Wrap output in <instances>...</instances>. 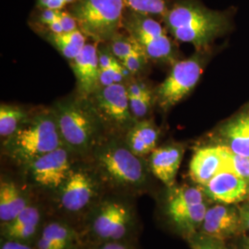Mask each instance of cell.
Returning a JSON list of instances; mask_svg holds the SVG:
<instances>
[{"mask_svg": "<svg viewBox=\"0 0 249 249\" xmlns=\"http://www.w3.org/2000/svg\"><path fill=\"white\" fill-rule=\"evenodd\" d=\"M162 19L167 32L177 40L198 50L213 43L228 27L223 12L208 9L196 0L176 2L169 6Z\"/></svg>", "mask_w": 249, "mask_h": 249, "instance_id": "6da1fadb", "label": "cell"}, {"mask_svg": "<svg viewBox=\"0 0 249 249\" xmlns=\"http://www.w3.org/2000/svg\"><path fill=\"white\" fill-rule=\"evenodd\" d=\"M52 111L65 146L77 152H86L96 142L103 123L89 99L65 100L57 103Z\"/></svg>", "mask_w": 249, "mask_h": 249, "instance_id": "7a4b0ae2", "label": "cell"}, {"mask_svg": "<svg viewBox=\"0 0 249 249\" xmlns=\"http://www.w3.org/2000/svg\"><path fill=\"white\" fill-rule=\"evenodd\" d=\"M62 143L51 110L28 117L18 130L6 140L5 148L13 159L28 164L62 147Z\"/></svg>", "mask_w": 249, "mask_h": 249, "instance_id": "3957f363", "label": "cell"}, {"mask_svg": "<svg viewBox=\"0 0 249 249\" xmlns=\"http://www.w3.org/2000/svg\"><path fill=\"white\" fill-rule=\"evenodd\" d=\"M125 10L123 0H77L71 5L70 12L85 36L101 43L119 34Z\"/></svg>", "mask_w": 249, "mask_h": 249, "instance_id": "277c9868", "label": "cell"}, {"mask_svg": "<svg viewBox=\"0 0 249 249\" xmlns=\"http://www.w3.org/2000/svg\"><path fill=\"white\" fill-rule=\"evenodd\" d=\"M96 162L108 181L119 187H138L145 184L147 169L142 157L124 144L111 142L96 151Z\"/></svg>", "mask_w": 249, "mask_h": 249, "instance_id": "5b68a950", "label": "cell"}, {"mask_svg": "<svg viewBox=\"0 0 249 249\" xmlns=\"http://www.w3.org/2000/svg\"><path fill=\"white\" fill-rule=\"evenodd\" d=\"M123 27L148 59L177 62L175 45L167 30L155 18L126 9Z\"/></svg>", "mask_w": 249, "mask_h": 249, "instance_id": "8992f818", "label": "cell"}, {"mask_svg": "<svg viewBox=\"0 0 249 249\" xmlns=\"http://www.w3.org/2000/svg\"><path fill=\"white\" fill-rule=\"evenodd\" d=\"M204 53L193 54L175 62L166 79L155 90V100L163 111L177 106L194 89L204 70Z\"/></svg>", "mask_w": 249, "mask_h": 249, "instance_id": "52a82bcc", "label": "cell"}, {"mask_svg": "<svg viewBox=\"0 0 249 249\" xmlns=\"http://www.w3.org/2000/svg\"><path fill=\"white\" fill-rule=\"evenodd\" d=\"M88 99L102 123L129 129L137 122L131 113L124 83L102 86Z\"/></svg>", "mask_w": 249, "mask_h": 249, "instance_id": "ba28073f", "label": "cell"}, {"mask_svg": "<svg viewBox=\"0 0 249 249\" xmlns=\"http://www.w3.org/2000/svg\"><path fill=\"white\" fill-rule=\"evenodd\" d=\"M132 223V213L129 208L122 202L108 200L96 211L92 220L93 233L103 240L123 239Z\"/></svg>", "mask_w": 249, "mask_h": 249, "instance_id": "9c48e42d", "label": "cell"}, {"mask_svg": "<svg viewBox=\"0 0 249 249\" xmlns=\"http://www.w3.org/2000/svg\"><path fill=\"white\" fill-rule=\"evenodd\" d=\"M197 231L225 242L244 235L238 205L214 203L209 206Z\"/></svg>", "mask_w": 249, "mask_h": 249, "instance_id": "30bf717a", "label": "cell"}, {"mask_svg": "<svg viewBox=\"0 0 249 249\" xmlns=\"http://www.w3.org/2000/svg\"><path fill=\"white\" fill-rule=\"evenodd\" d=\"M28 165L35 182L50 188H60L72 171L69 153L64 147L38 157Z\"/></svg>", "mask_w": 249, "mask_h": 249, "instance_id": "8fae6325", "label": "cell"}, {"mask_svg": "<svg viewBox=\"0 0 249 249\" xmlns=\"http://www.w3.org/2000/svg\"><path fill=\"white\" fill-rule=\"evenodd\" d=\"M97 195V186L93 178L83 170H72L60 187L59 201L71 213H79L88 207Z\"/></svg>", "mask_w": 249, "mask_h": 249, "instance_id": "7c38bea8", "label": "cell"}, {"mask_svg": "<svg viewBox=\"0 0 249 249\" xmlns=\"http://www.w3.org/2000/svg\"><path fill=\"white\" fill-rule=\"evenodd\" d=\"M202 188L207 198L214 203L238 205L249 199L248 184L230 170H222Z\"/></svg>", "mask_w": 249, "mask_h": 249, "instance_id": "4fadbf2b", "label": "cell"}, {"mask_svg": "<svg viewBox=\"0 0 249 249\" xmlns=\"http://www.w3.org/2000/svg\"><path fill=\"white\" fill-rule=\"evenodd\" d=\"M98 43H87L71 61L81 98L88 99L100 88Z\"/></svg>", "mask_w": 249, "mask_h": 249, "instance_id": "5bb4252c", "label": "cell"}, {"mask_svg": "<svg viewBox=\"0 0 249 249\" xmlns=\"http://www.w3.org/2000/svg\"><path fill=\"white\" fill-rule=\"evenodd\" d=\"M225 167L224 147L214 144L196 149L189 164V177L203 187Z\"/></svg>", "mask_w": 249, "mask_h": 249, "instance_id": "9a60e30c", "label": "cell"}, {"mask_svg": "<svg viewBox=\"0 0 249 249\" xmlns=\"http://www.w3.org/2000/svg\"><path fill=\"white\" fill-rule=\"evenodd\" d=\"M184 153V147L176 143L158 147L151 153L149 166L151 173L168 188L175 186Z\"/></svg>", "mask_w": 249, "mask_h": 249, "instance_id": "2e32d148", "label": "cell"}, {"mask_svg": "<svg viewBox=\"0 0 249 249\" xmlns=\"http://www.w3.org/2000/svg\"><path fill=\"white\" fill-rule=\"evenodd\" d=\"M217 144L249 158V111L231 117L217 131Z\"/></svg>", "mask_w": 249, "mask_h": 249, "instance_id": "e0dca14e", "label": "cell"}, {"mask_svg": "<svg viewBox=\"0 0 249 249\" xmlns=\"http://www.w3.org/2000/svg\"><path fill=\"white\" fill-rule=\"evenodd\" d=\"M160 129L151 120L142 119L127 129L124 143L139 157L151 154L157 148Z\"/></svg>", "mask_w": 249, "mask_h": 249, "instance_id": "ac0fdd59", "label": "cell"}, {"mask_svg": "<svg viewBox=\"0 0 249 249\" xmlns=\"http://www.w3.org/2000/svg\"><path fill=\"white\" fill-rule=\"evenodd\" d=\"M40 221L39 210L35 206L28 205L14 220L4 224L2 234L8 240H29L36 234Z\"/></svg>", "mask_w": 249, "mask_h": 249, "instance_id": "d6986e66", "label": "cell"}, {"mask_svg": "<svg viewBox=\"0 0 249 249\" xmlns=\"http://www.w3.org/2000/svg\"><path fill=\"white\" fill-rule=\"evenodd\" d=\"M28 206L26 196L13 182L1 181L0 184V220L9 223Z\"/></svg>", "mask_w": 249, "mask_h": 249, "instance_id": "ffe728a7", "label": "cell"}, {"mask_svg": "<svg viewBox=\"0 0 249 249\" xmlns=\"http://www.w3.org/2000/svg\"><path fill=\"white\" fill-rule=\"evenodd\" d=\"M208 207V203L203 202L187 208L166 210V213L171 222L187 237L199 230Z\"/></svg>", "mask_w": 249, "mask_h": 249, "instance_id": "44dd1931", "label": "cell"}, {"mask_svg": "<svg viewBox=\"0 0 249 249\" xmlns=\"http://www.w3.org/2000/svg\"><path fill=\"white\" fill-rule=\"evenodd\" d=\"M76 238V232L63 223L45 225L37 242V249H69Z\"/></svg>", "mask_w": 249, "mask_h": 249, "instance_id": "7402d4cb", "label": "cell"}, {"mask_svg": "<svg viewBox=\"0 0 249 249\" xmlns=\"http://www.w3.org/2000/svg\"><path fill=\"white\" fill-rule=\"evenodd\" d=\"M207 196L200 186H180L169 188L166 210H176L206 202Z\"/></svg>", "mask_w": 249, "mask_h": 249, "instance_id": "603a6c76", "label": "cell"}, {"mask_svg": "<svg viewBox=\"0 0 249 249\" xmlns=\"http://www.w3.org/2000/svg\"><path fill=\"white\" fill-rule=\"evenodd\" d=\"M29 117L26 111L19 107L1 105L0 107V136L8 139L15 133Z\"/></svg>", "mask_w": 249, "mask_h": 249, "instance_id": "cb8c5ba5", "label": "cell"}, {"mask_svg": "<svg viewBox=\"0 0 249 249\" xmlns=\"http://www.w3.org/2000/svg\"><path fill=\"white\" fill-rule=\"evenodd\" d=\"M126 9L148 16H160L167 12L169 6L166 0H123Z\"/></svg>", "mask_w": 249, "mask_h": 249, "instance_id": "d4e9b609", "label": "cell"}, {"mask_svg": "<svg viewBox=\"0 0 249 249\" xmlns=\"http://www.w3.org/2000/svg\"><path fill=\"white\" fill-rule=\"evenodd\" d=\"M225 167L243 178L249 187V158L237 155L224 147ZM223 169V170H224Z\"/></svg>", "mask_w": 249, "mask_h": 249, "instance_id": "484cf974", "label": "cell"}, {"mask_svg": "<svg viewBox=\"0 0 249 249\" xmlns=\"http://www.w3.org/2000/svg\"><path fill=\"white\" fill-rule=\"evenodd\" d=\"M108 47L119 61H122L126 56L139 49L130 36H122L120 34H117L109 41Z\"/></svg>", "mask_w": 249, "mask_h": 249, "instance_id": "4316f807", "label": "cell"}, {"mask_svg": "<svg viewBox=\"0 0 249 249\" xmlns=\"http://www.w3.org/2000/svg\"><path fill=\"white\" fill-rule=\"evenodd\" d=\"M152 92L149 88L143 91L139 96H128L131 113L136 121L144 119L149 114L152 103Z\"/></svg>", "mask_w": 249, "mask_h": 249, "instance_id": "83f0119b", "label": "cell"}, {"mask_svg": "<svg viewBox=\"0 0 249 249\" xmlns=\"http://www.w3.org/2000/svg\"><path fill=\"white\" fill-rule=\"evenodd\" d=\"M187 240L191 249H231L225 241L208 236L199 231L187 236Z\"/></svg>", "mask_w": 249, "mask_h": 249, "instance_id": "f1b7e54d", "label": "cell"}, {"mask_svg": "<svg viewBox=\"0 0 249 249\" xmlns=\"http://www.w3.org/2000/svg\"><path fill=\"white\" fill-rule=\"evenodd\" d=\"M125 71H127L119 60H116L110 68L100 71V87L116 83H124Z\"/></svg>", "mask_w": 249, "mask_h": 249, "instance_id": "f546056e", "label": "cell"}, {"mask_svg": "<svg viewBox=\"0 0 249 249\" xmlns=\"http://www.w3.org/2000/svg\"><path fill=\"white\" fill-rule=\"evenodd\" d=\"M50 40L63 56L66 57L68 60H70V62L74 58H76L78 54L80 53V51L82 50V48L71 45L68 42L64 41L59 35L52 34Z\"/></svg>", "mask_w": 249, "mask_h": 249, "instance_id": "4dcf8cb0", "label": "cell"}, {"mask_svg": "<svg viewBox=\"0 0 249 249\" xmlns=\"http://www.w3.org/2000/svg\"><path fill=\"white\" fill-rule=\"evenodd\" d=\"M147 59H148L147 56L139 48L137 51H135L134 53L126 56L120 62L124 66V69L130 74H137L138 72L141 71L142 70Z\"/></svg>", "mask_w": 249, "mask_h": 249, "instance_id": "1f68e13d", "label": "cell"}, {"mask_svg": "<svg viewBox=\"0 0 249 249\" xmlns=\"http://www.w3.org/2000/svg\"><path fill=\"white\" fill-rule=\"evenodd\" d=\"M59 36L64 41L80 48H83L87 44V36H85L80 29L70 33H63Z\"/></svg>", "mask_w": 249, "mask_h": 249, "instance_id": "d6a6232c", "label": "cell"}, {"mask_svg": "<svg viewBox=\"0 0 249 249\" xmlns=\"http://www.w3.org/2000/svg\"><path fill=\"white\" fill-rule=\"evenodd\" d=\"M58 18L62 25L64 33H70V32H73L75 30L79 29L78 22L71 12L60 10Z\"/></svg>", "mask_w": 249, "mask_h": 249, "instance_id": "836d02e7", "label": "cell"}, {"mask_svg": "<svg viewBox=\"0 0 249 249\" xmlns=\"http://www.w3.org/2000/svg\"><path fill=\"white\" fill-rule=\"evenodd\" d=\"M244 234L249 233V199L238 204Z\"/></svg>", "mask_w": 249, "mask_h": 249, "instance_id": "e575fe53", "label": "cell"}, {"mask_svg": "<svg viewBox=\"0 0 249 249\" xmlns=\"http://www.w3.org/2000/svg\"><path fill=\"white\" fill-rule=\"evenodd\" d=\"M59 12L60 10L56 9H42L40 19L45 25H49L50 23H52L53 21L59 18Z\"/></svg>", "mask_w": 249, "mask_h": 249, "instance_id": "d590c367", "label": "cell"}, {"mask_svg": "<svg viewBox=\"0 0 249 249\" xmlns=\"http://www.w3.org/2000/svg\"><path fill=\"white\" fill-rule=\"evenodd\" d=\"M38 6L41 9L62 10L67 6V4L65 0H38Z\"/></svg>", "mask_w": 249, "mask_h": 249, "instance_id": "8d00e7d4", "label": "cell"}, {"mask_svg": "<svg viewBox=\"0 0 249 249\" xmlns=\"http://www.w3.org/2000/svg\"><path fill=\"white\" fill-rule=\"evenodd\" d=\"M0 249H33L25 243L19 241L7 240L2 243Z\"/></svg>", "mask_w": 249, "mask_h": 249, "instance_id": "74e56055", "label": "cell"}, {"mask_svg": "<svg viewBox=\"0 0 249 249\" xmlns=\"http://www.w3.org/2000/svg\"><path fill=\"white\" fill-rule=\"evenodd\" d=\"M235 243L233 247H230L231 249H249V235L244 234L235 238Z\"/></svg>", "mask_w": 249, "mask_h": 249, "instance_id": "f35d334b", "label": "cell"}, {"mask_svg": "<svg viewBox=\"0 0 249 249\" xmlns=\"http://www.w3.org/2000/svg\"><path fill=\"white\" fill-rule=\"evenodd\" d=\"M99 249H129V248L119 241H108Z\"/></svg>", "mask_w": 249, "mask_h": 249, "instance_id": "ab89813d", "label": "cell"}, {"mask_svg": "<svg viewBox=\"0 0 249 249\" xmlns=\"http://www.w3.org/2000/svg\"><path fill=\"white\" fill-rule=\"evenodd\" d=\"M47 26L50 29V31H51V33L53 35H61V34L64 33V30H63L62 25H61V23L59 21V18H57L56 20H54V21H53L52 23H50Z\"/></svg>", "mask_w": 249, "mask_h": 249, "instance_id": "60d3db41", "label": "cell"}, {"mask_svg": "<svg viewBox=\"0 0 249 249\" xmlns=\"http://www.w3.org/2000/svg\"><path fill=\"white\" fill-rule=\"evenodd\" d=\"M75 1H77V0H65V2H66L67 5H71Z\"/></svg>", "mask_w": 249, "mask_h": 249, "instance_id": "b9f144b4", "label": "cell"}]
</instances>
